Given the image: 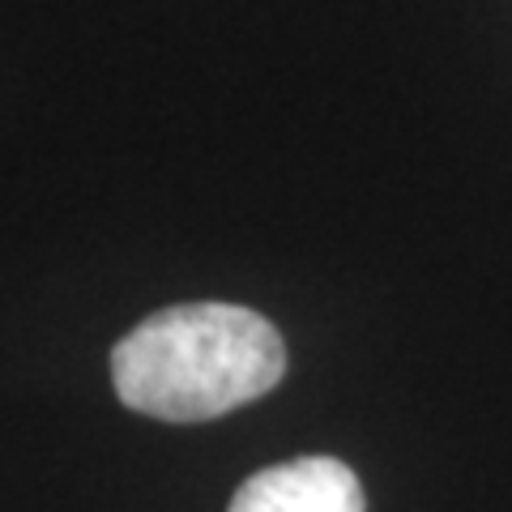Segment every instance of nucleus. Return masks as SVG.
<instances>
[{"instance_id": "nucleus-1", "label": "nucleus", "mask_w": 512, "mask_h": 512, "mask_svg": "<svg viewBox=\"0 0 512 512\" xmlns=\"http://www.w3.org/2000/svg\"><path fill=\"white\" fill-rule=\"evenodd\" d=\"M286 372V346L261 312L239 303H175L111 350L128 410L163 423H205L265 397Z\"/></svg>"}, {"instance_id": "nucleus-2", "label": "nucleus", "mask_w": 512, "mask_h": 512, "mask_svg": "<svg viewBox=\"0 0 512 512\" xmlns=\"http://www.w3.org/2000/svg\"><path fill=\"white\" fill-rule=\"evenodd\" d=\"M227 512H367V500L338 457H295L252 474Z\"/></svg>"}]
</instances>
